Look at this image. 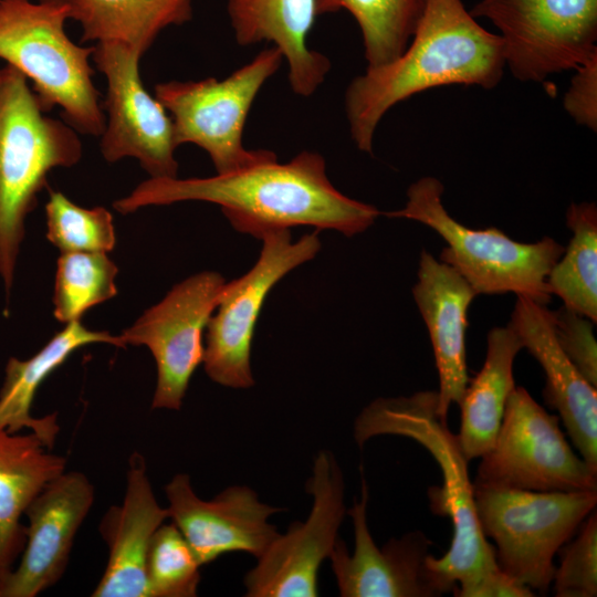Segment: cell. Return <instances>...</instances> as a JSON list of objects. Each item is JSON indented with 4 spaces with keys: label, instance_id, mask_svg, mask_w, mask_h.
Returning <instances> with one entry per match:
<instances>
[{
    "label": "cell",
    "instance_id": "6da1fadb",
    "mask_svg": "<svg viewBox=\"0 0 597 597\" xmlns=\"http://www.w3.org/2000/svg\"><path fill=\"white\" fill-rule=\"evenodd\" d=\"M180 201L218 205L239 232L261 239L268 232L310 226L353 237L368 229L380 211L337 190L316 151L303 150L287 163L269 157L207 178H148L114 201L127 214L148 206Z\"/></svg>",
    "mask_w": 597,
    "mask_h": 597
},
{
    "label": "cell",
    "instance_id": "7a4b0ae2",
    "mask_svg": "<svg viewBox=\"0 0 597 597\" xmlns=\"http://www.w3.org/2000/svg\"><path fill=\"white\" fill-rule=\"evenodd\" d=\"M401 436L425 447L438 463L442 485L428 491L434 514L452 522L448 552L428 555L426 566L439 593L457 597H530L533 591L507 577L499 567L495 548L484 536L475 510L473 482L458 434L438 415V391L379 397L362 409L353 426L362 448L377 436Z\"/></svg>",
    "mask_w": 597,
    "mask_h": 597
},
{
    "label": "cell",
    "instance_id": "3957f363",
    "mask_svg": "<svg viewBox=\"0 0 597 597\" xmlns=\"http://www.w3.org/2000/svg\"><path fill=\"white\" fill-rule=\"evenodd\" d=\"M505 61L500 35L484 29L462 0H427L402 53L348 84L344 104L357 148L373 153L375 132L385 114L423 91L448 85L495 87Z\"/></svg>",
    "mask_w": 597,
    "mask_h": 597
},
{
    "label": "cell",
    "instance_id": "277c9868",
    "mask_svg": "<svg viewBox=\"0 0 597 597\" xmlns=\"http://www.w3.org/2000/svg\"><path fill=\"white\" fill-rule=\"evenodd\" d=\"M27 77L0 66V277L7 297L14 283L25 219L55 168L83 156L78 133L49 116Z\"/></svg>",
    "mask_w": 597,
    "mask_h": 597
},
{
    "label": "cell",
    "instance_id": "5b68a950",
    "mask_svg": "<svg viewBox=\"0 0 597 597\" xmlns=\"http://www.w3.org/2000/svg\"><path fill=\"white\" fill-rule=\"evenodd\" d=\"M66 0H0V59L22 73L46 112L60 109L78 134L105 128L101 93L93 81V46L67 35Z\"/></svg>",
    "mask_w": 597,
    "mask_h": 597
},
{
    "label": "cell",
    "instance_id": "8992f818",
    "mask_svg": "<svg viewBox=\"0 0 597 597\" xmlns=\"http://www.w3.org/2000/svg\"><path fill=\"white\" fill-rule=\"evenodd\" d=\"M443 184L426 176L412 182L407 201L390 218L420 222L447 243L439 260L453 268L476 294L515 293L541 305L551 302L547 276L565 247L551 237L517 242L495 227L472 229L449 214L442 202Z\"/></svg>",
    "mask_w": 597,
    "mask_h": 597
},
{
    "label": "cell",
    "instance_id": "52a82bcc",
    "mask_svg": "<svg viewBox=\"0 0 597 597\" xmlns=\"http://www.w3.org/2000/svg\"><path fill=\"white\" fill-rule=\"evenodd\" d=\"M476 515L495 542L500 569L541 594L553 583L558 549L596 509L597 491L540 492L473 485Z\"/></svg>",
    "mask_w": 597,
    "mask_h": 597
},
{
    "label": "cell",
    "instance_id": "ba28073f",
    "mask_svg": "<svg viewBox=\"0 0 597 597\" xmlns=\"http://www.w3.org/2000/svg\"><path fill=\"white\" fill-rule=\"evenodd\" d=\"M283 60L281 51L272 45L222 80L157 83L154 95L172 119L178 147L193 144L202 148L217 174L238 170L272 155L268 149H247L242 138L252 104Z\"/></svg>",
    "mask_w": 597,
    "mask_h": 597
},
{
    "label": "cell",
    "instance_id": "9c48e42d",
    "mask_svg": "<svg viewBox=\"0 0 597 597\" xmlns=\"http://www.w3.org/2000/svg\"><path fill=\"white\" fill-rule=\"evenodd\" d=\"M473 485L540 492L597 491V473L570 448L559 417L524 387L510 394L495 440Z\"/></svg>",
    "mask_w": 597,
    "mask_h": 597
},
{
    "label": "cell",
    "instance_id": "30bf717a",
    "mask_svg": "<svg viewBox=\"0 0 597 597\" xmlns=\"http://www.w3.org/2000/svg\"><path fill=\"white\" fill-rule=\"evenodd\" d=\"M470 13L499 30L505 69L520 81L544 82L597 56V0H480Z\"/></svg>",
    "mask_w": 597,
    "mask_h": 597
},
{
    "label": "cell",
    "instance_id": "8fae6325",
    "mask_svg": "<svg viewBox=\"0 0 597 597\" xmlns=\"http://www.w3.org/2000/svg\"><path fill=\"white\" fill-rule=\"evenodd\" d=\"M255 264L242 276L226 282L206 327L203 367L208 377L233 389L254 385L251 345L266 296L287 273L312 260L321 249L318 230L292 241L290 230L261 237Z\"/></svg>",
    "mask_w": 597,
    "mask_h": 597
},
{
    "label": "cell",
    "instance_id": "7c38bea8",
    "mask_svg": "<svg viewBox=\"0 0 597 597\" xmlns=\"http://www.w3.org/2000/svg\"><path fill=\"white\" fill-rule=\"evenodd\" d=\"M312 507L305 521L280 533L244 576L247 597H317L318 572L329 558L347 514L343 471L328 450L314 458L306 481Z\"/></svg>",
    "mask_w": 597,
    "mask_h": 597
},
{
    "label": "cell",
    "instance_id": "4fadbf2b",
    "mask_svg": "<svg viewBox=\"0 0 597 597\" xmlns=\"http://www.w3.org/2000/svg\"><path fill=\"white\" fill-rule=\"evenodd\" d=\"M142 54L121 43H95L92 61L106 80L105 128L100 149L107 163L138 160L149 178H175L178 145L170 115L144 86Z\"/></svg>",
    "mask_w": 597,
    "mask_h": 597
},
{
    "label": "cell",
    "instance_id": "5bb4252c",
    "mask_svg": "<svg viewBox=\"0 0 597 597\" xmlns=\"http://www.w3.org/2000/svg\"><path fill=\"white\" fill-rule=\"evenodd\" d=\"M224 283L218 272L196 273L177 283L119 335L125 346L144 345L155 359L154 409L181 408L189 381L203 360L202 336Z\"/></svg>",
    "mask_w": 597,
    "mask_h": 597
},
{
    "label": "cell",
    "instance_id": "9a60e30c",
    "mask_svg": "<svg viewBox=\"0 0 597 597\" xmlns=\"http://www.w3.org/2000/svg\"><path fill=\"white\" fill-rule=\"evenodd\" d=\"M169 520L179 528L201 566L223 554L242 552L259 558L279 531L270 517L284 509L260 501L248 485H231L212 500L199 498L186 473L164 488Z\"/></svg>",
    "mask_w": 597,
    "mask_h": 597
},
{
    "label": "cell",
    "instance_id": "2e32d148",
    "mask_svg": "<svg viewBox=\"0 0 597 597\" xmlns=\"http://www.w3.org/2000/svg\"><path fill=\"white\" fill-rule=\"evenodd\" d=\"M95 500L88 478L64 471L28 505L20 563L0 583V597H34L63 576L75 535Z\"/></svg>",
    "mask_w": 597,
    "mask_h": 597
},
{
    "label": "cell",
    "instance_id": "e0dca14e",
    "mask_svg": "<svg viewBox=\"0 0 597 597\" xmlns=\"http://www.w3.org/2000/svg\"><path fill=\"white\" fill-rule=\"evenodd\" d=\"M368 488L362 476L359 501L347 511L352 517L355 546L350 554L338 538L329 556L331 567L342 597H436L437 589L426 566L432 542L412 531L390 538L378 547L367 524Z\"/></svg>",
    "mask_w": 597,
    "mask_h": 597
},
{
    "label": "cell",
    "instance_id": "ac0fdd59",
    "mask_svg": "<svg viewBox=\"0 0 597 597\" xmlns=\"http://www.w3.org/2000/svg\"><path fill=\"white\" fill-rule=\"evenodd\" d=\"M509 325L545 374V402L557 410L582 459L597 473V391L559 347L546 305L517 296Z\"/></svg>",
    "mask_w": 597,
    "mask_h": 597
},
{
    "label": "cell",
    "instance_id": "d6986e66",
    "mask_svg": "<svg viewBox=\"0 0 597 597\" xmlns=\"http://www.w3.org/2000/svg\"><path fill=\"white\" fill-rule=\"evenodd\" d=\"M167 520L168 509L154 494L146 461L134 452L128 459L123 502L112 505L100 524L108 558L93 597H150L147 552L155 532Z\"/></svg>",
    "mask_w": 597,
    "mask_h": 597
},
{
    "label": "cell",
    "instance_id": "ffe728a7",
    "mask_svg": "<svg viewBox=\"0 0 597 597\" xmlns=\"http://www.w3.org/2000/svg\"><path fill=\"white\" fill-rule=\"evenodd\" d=\"M412 295L428 328L439 375L438 415L444 421L460 404L469 383L465 331L468 311L478 295L450 265L422 250Z\"/></svg>",
    "mask_w": 597,
    "mask_h": 597
},
{
    "label": "cell",
    "instance_id": "44dd1931",
    "mask_svg": "<svg viewBox=\"0 0 597 597\" xmlns=\"http://www.w3.org/2000/svg\"><path fill=\"white\" fill-rule=\"evenodd\" d=\"M227 12L239 45L270 42L281 51L294 94L308 97L324 83L331 62L307 44L315 0H227Z\"/></svg>",
    "mask_w": 597,
    "mask_h": 597
},
{
    "label": "cell",
    "instance_id": "7402d4cb",
    "mask_svg": "<svg viewBox=\"0 0 597 597\" xmlns=\"http://www.w3.org/2000/svg\"><path fill=\"white\" fill-rule=\"evenodd\" d=\"M50 450L32 431L0 429V583L25 545L21 516L38 493L66 470V458Z\"/></svg>",
    "mask_w": 597,
    "mask_h": 597
},
{
    "label": "cell",
    "instance_id": "603a6c76",
    "mask_svg": "<svg viewBox=\"0 0 597 597\" xmlns=\"http://www.w3.org/2000/svg\"><path fill=\"white\" fill-rule=\"evenodd\" d=\"M95 343L125 347L119 335L88 329L80 320L66 323L32 357L24 360L11 357L6 365L0 388V429L12 433L29 429L52 449L60 432L57 413L33 417L31 408L35 392L43 380L76 349Z\"/></svg>",
    "mask_w": 597,
    "mask_h": 597
},
{
    "label": "cell",
    "instance_id": "cb8c5ba5",
    "mask_svg": "<svg viewBox=\"0 0 597 597\" xmlns=\"http://www.w3.org/2000/svg\"><path fill=\"white\" fill-rule=\"evenodd\" d=\"M522 348V342L509 324L488 333L483 366L469 380L459 404L458 438L468 461L482 457L495 440L506 400L515 388L513 365Z\"/></svg>",
    "mask_w": 597,
    "mask_h": 597
},
{
    "label": "cell",
    "instance_id": "d4e9b609",
    "mask_svg": "<svg viewBox=\"0 0 597 597\" xmlns=\"http://www.w3.org/2000/svg\"><path fill=\"white\" fill-rule=\"evenodd\" d=\"M81 41L121 43L144 55L157 36L192 18V0H66Z\"/></svg>",
    "mask_w": 597,
    "mask_h": 597
},
{
    "label": "cell",
    "instance_id": "484cf974",
    "mask_svg": "<svg viewBox=\"0 0 597 597\" xmlns=\"http://www.w3.org/2000/svg\"><path fill=\"white\" fill-rule=\"evenodd\" d=\"M566 224L573 237L553 265L547 286L564 305L597 322V207L593 201L570 203Z\"/></svg>",
    "mask_w": 597,
    "mask_h": 597
},
{
    "label": "cell",
    "instance_id": "4316f807",
    "mask_svg": "<svg viewBox=\"0 0 597 597\" xmlns=\"http://www.w3.org/2000/svg\"><path fill=\"white\" fill-rule=\"evenodd\" d=\"M427 0H315L317 15L347 11L356 21L367 66L399 56L408 45Z\"/></svg>",
    "mask_w": 597,
    "mask_h": 597
},
{
    "label": "cell",
    "instance_id": "83f0119b",
    "mask_svg": "<svg viewBox=\"0 0 597 597\" xmlns=\"http://www.w3.org/2000/svg\"><path fill=\"white\" fill-rule=\"evenodd\" d=\"M117 265L105 252H64L57 259L53 314L62 323L80 321L93 306L117 294Z\"/></svg>",
    "mask_w": 597,
    "mask_h": 597
},
{
    "label": "cell",
    "instance_id": "f1b7e54d",
    "mask_svg": "<svg viewBox=\"0 0 597 597\" xmlns=\"http://www.w3.org/2000/svg\"><path fill=\"white\" fill-rule=\"evenodd\" d=\"M45 216L46 239L61 253H106L115 247L113 216L104 207L84 208L61 191L50 190Z\"/></svg>",
    "mask_w": 597,
    "mask_h": 597
},
{
    "label": "cell",
    "instance_id": "f546056e",
    "mask_svg": "<svg viewBox=\"0 0 597 597\" xmlns=\"http://www.w3.org/2000/svg\"><path fill=\"white\" fill-rule=\"evenodd\" d=\"M200 563L179 528L161 524L151 537L146 559L150 597H193L201 580Z\"/></svg>",
    "mask_w": 597,
    "mask_h": 597
},
{
    "label": "cell",
    "instance_id": "4dcf8cb0",
    "mask_svg": "<svg viewBox=\"0 0 597 597\" xmlns=\"http://www.w3.org/2000/svg\"><path fill=\"white\" fill-rule=\"evenodd\" d=\"M561 564L555 569L556 597H596L597 595V514L594 510L559 549Z\"/></svg>",
    "mask_w": 597,
    "mask_h": 597
},
{
    "label": "cell",
    "instance_id": "1f68e13d",
    "mask_svg": "<svg viewBox=\"0 0 597 597\" xmlns=\"http://www.w3.org/2000/svg\"><path fill=\"white\" fill-rule=\"evenodd\" d=\"M555 338L582 376L597 387V343L589 318L563 305L551 311Z\"/></svg>",
    "mask_w": 597,
    "mask_h": 597
},
{
    "label": "cell",
    "instance_id": "d6a6232c",
    "mask_svg": "<svg viewBox=\"0 0 597 597\" xmlns=\"http://www.w3.org/2000/svg\"><path fill=\"white\" fill-rule=\"evenodd\" d=\"M565 92L563 105L569 116L590 130L597 129V56L576 70Z\"/></svg>",
    "mask_w": 597,
    "mask_h": 597
}]
</instances>
